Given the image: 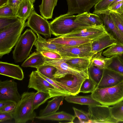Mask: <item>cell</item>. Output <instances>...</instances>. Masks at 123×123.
<instances>
[{"label": "cell", "instance_id": "1", "mask_svg": "<svg viewBox=\"0 0 123 123\" xmlns=\"http://www.w3.org/2000/svg\"><path fill=\"white\" fill-rule=\"evenodd\" d=\"M26 19L18 21L0 30V57L8 54L16 45L25 27Z\"/></svg>", "mask_w": 123, "mask_h": 123}, {"label": "cell", "instance_id": "2", "mask_svg": "<svg viewBox=\"0 0 123 123\" xmlns=\"http://www.w3.org/2000/svg\"><path fill=\"white\" fill-rule=\"evenodd\" d=\"M36 92H25L21 96L13 114L16 123H25L33 120L36 117V113L32 110L33 102Z\"/></svg>", "mask_w": 123, "mask_h": 123}, {"label": "cell", "instance_id": "3", "mask_svg": "<svg viewBox=\"0 0 123 123\" xmlns=\"http://www.w3.org/2000/svg\"><path fill=\"white\" fill-rule=\"evenodd\" d=\"M91 95L101 105H113L123 101V82L112 87H96Z\"/></svg>", "mask_w": 123, "mask_h": 123}, {"label": "cell", "instance_id": "4", "mask_svg": "<svg viewBox=\"0 0 123 123\" xmlns=\"http://www.w3.org/2000/svg\"><path fill=\"white\" fill-rule=\"evenodd\" d=\"M76 16L67 13L56 17L49 23L51 34L60 37L73 31L78 28L88 26L77 22Z\"/></svg>", "mask_w": 123, "mask_h": 123}, {"label": "cell", "instance_id": "5", "mask_svg": "<svg viewBox=\"0 0 123 123\" xmlns=\"http://www.w3.org/2000/svg\"><path fill=\"white\" fill-rule=\"evenodd\" d=\"M37 38L30 29H27L21 35L12 52L15 63L22 62L28 58Z\"/></svg>", "mask_w": 123, "mask_h": 123}, {"label": "cell", "instance_id": "6", "mask_svg": "<svg viewBox=\"0 0 123 123\" xmlns=\"http://www.w3.org/2000/svg\"><path fill=\"white\" fill-rule=\"evenodd\" d=\"M69 58L70 57H63L60 59H52L45 57L44 64L51 65L56 68V70L53 75L54 78H60L68 74L89 78L87 70H80L68 64L66 60Z\"/></svg>", "mask_w": 123, "mask_h": 123}, {"label": "cell", "instance_id": "7", "mask_svg": "<svg viewBox=\"0 0 123 123\" xmlns=\"http://www.w3.org/2000/svg\"><path fill=\"white\" fill-rule=\"evenodd\" d=\"M28 87L29 88L33 89L37 92L48 93L51 98L60 96L65 97L68 96L42 77L37 70L33 71L30 75Z\"/></svg>", "mask_w": 123, "mask_h": 123}, {"label": "cell", "instance_id": "8", "mask_svg": "<svg viewBox=\"0 0 123 123\" xmlns=\"http://www.w3.org/2000/svg\"><path fill=\"white\" fill-rule=\"evenodd\" d=\"M90 123H116L119 122L112 116L109 106L102 105L88 106Z\"/></svg>", "mask_w": 123, "mask_h": 123}, {"label": "cell", "instance_id": "9", "mask_svg": "<svg viewBox=\"0 0 123 123\" xmlns=\"http://www.w3.org/2000/svg\"><path fill=\"white\" fill-rule=\"evenodd\" d=\"M25 27L30 28L36 34L50 37L51 33L49 23L47 19L38 14L34 10L25 23Z\"/></svg>", "mask_w": 123, "mask_h": 123}, {"label": "cell", "instance_id": "10", "mask_svg": "<svg viewBox=\"0 0 123 123\" xmlns=\"http://www.w3.org/2000/svg\"><path fill=\"white\" fill-rule=\"evenodd\" d=\"M107 33L104 26L102 25L80 27L71 32L61 37H77L94 40Z\"/></svg>", "mask_w": 123, "mask_h": 123}, {"label": "cell", "instance_id": "11", "mask_svg": "<svg viewBox=\"0 0 123 123\" xmlns=\"http://www.w3.org/2000/svg\"><path fill=\"white\" fill-rule=\"evenodd\" d=\"M88 77L78 76L71 74L66 75L60 78L52 79L71 95H75L80 92L81 85L86 78Z\"/></svg>", "mask_w": 123, "mask_h": 123}, {"label": "cell", "instance_id": "12", "mask_svg": "<svg viewBox=\"0 0 123 123\" xmlns=\"http://www.w3.org/2000/svg\"><path fill=\"white\" fill-rule=\"evenodd\" d=\"M21 98L16 82L12 80H0V101H8L17 104Z\"/></svg>", "mask_w": 123, "mask_h": 123}, {"label": "cell", "instance_id": "13", "mask_svg": "<svg viewBox=\"0 0 123 123\" xmlns=\"http://www.w3.org/2000/svg\"><path fill=\"white\" fill-rule=\"evenodd\" d=\"M92 42L72 47L62 46L59 54L63 57L85 58L91 59L95 55L91 51Z\"/></svg>", "mask_w": 123, "mask_h": 123}, {"label": "cell", "instance_id": "14", "mask_svg": "<svg viewBox=\"0 0 123 123\" xmlns=\"http://www.w3.org/2000/svg\"><path fill=\"white\" fill-rule=\"evenodd\" d=\"M108 10L96 14L102 21L107 32L116 41V43L123 45V34L119 30L114 22Z\"/></svg>", "mask_w": 123, "mask_h": 123}, {"label": "cell", "instance_id": "15", "mask_svg": "<svg viewBox=\"0 0 123 123\" xmlns=\"http://www.w3.org/2000/svg\"><path fill=\"white\" fill-rule=\"evenodd\" d=\"M100 0H66L68 6L67 13L81 14L87 12Z\"/></svg>", "mask_w": 123, "mask_h": 123}, {"label": "cell", "instance_id": "16", "mask_svg": "<svg viewBox=\"0 0 123 123\" xmlns=\"http://www.w3.org/2000/svg\"><path fill=\"white\" fill-rule=\"evenodd\" d=\"M123 82V75L108 68L104 69L102 78L96 87L102 88L115 86Z\"/></svg>", "mask_w": 123, "mask_h": 123}, {"label": "cell", "instance_id": "17", "mask_svg": "<svg viewBox=\"0 0 123 123\" xmlns=\"http://www.w3.org/2000/svg\"><path fill=\"white\" fill-rule=\"evenodd\" d=\"M0 74L20 80H23L24 74L18 65L0 62Z\"/></svg>", "mask_w": 123, "mask_h": 123}, {"label": "cell", "instance_id": "18", "mask_svg": "<svg viewBox=\"0 0 123 123\" xmlns=\"http://www.w3.org/2000/svg\"><path fill=\"white\" fill-rule=\"evenodd\" d=\"M115 43H116V41L107 33L97 38L92 42V52L95 55Z\"/></svg>", "mask_w": 123, "mask_h": 123}, {"label": "cell", "instance_id": "19", "mask_svg": "<svg viewBox=\"0 0 123 123\" xmlns=\"http://www.w3.org/2000/svg\"><path fill=\"white\" fill-rule=\"evenodd\" d=\"M94 40L77 37H60L47 40L50 43L60 45L63 46L69 47L90 43Z\"/></svg>", "mask_w": 123, "mask_h": 123}, {"label": "cell", "instance_id": "20", "mask_svg": "<svg viewBox=\"0 0 123 123\" xmlns=\"http://www.w3.org/2000/svg\"><path fill=\"white\" fill-rule=\"evenodd\" d=\"M76 21L87 26H97L103 25L102 21L97 14L85 12L76 15Z\"/></svg>", "mask_w": 123, "mask_h": 123}, {"label": "cell", "instance_id": "21", "mask_svg": "<svg viewBox=\"0 0 123 123\" xmlns=\"http://www.w3.org/2000/svg\"><path fill=\"white\" fill-rule=\"evenodd\" d=\"M37 38L34 44L36 47V50L37 52H40L43 50H47L59 54L62 46L49 42L39 34L37 33Z\"/></svg>", "mask_w": 123, "mask_h": 123}, {"label": "cell", "instance_id": "22", "mask_svg": "<svg viewBox=\"0 0 123 123\" xmlns=\"http://www.w3.org/2000/svg\"><path fill=\"white\" fill-rule=\"evenodd\" d=\"M65 99L69 103L88 106L101 105L92 98L91 94L86 96L71 95L66 97Z\"/></svg>", "mask_w": 123, "mask_h": 123}, {"label": "cell", "instance_id": "23", "mask_svg": "<svg viewBox=\"0 0 123 123\" xmlns=\"http://www.w3.org/2000/svg\"><path fill=\"white\" fill-rule=\"evenodd\" d=\"M45 57L41 53L35 52L31 54L22 64L24 67H31L36 68L44 64Z\"/></svg>", "mask_w": 123, "mask_h": 123}, {"label": "cell", "instance_id": "24", "mask_svg": "<svg viewBox=\"0 0 123 123\" xmlns=\"http://www.w3.org/2000/svg\"><path fill=\"white\" fill-rule=\"evenodd\" d=\"M64 97L62 96H56L48 101L46 107L40 111L39 116H45L56 112L60 106L63 104Z\"/></svg>", "mask_w": 123, "mask_h": 123}, {"label": "cell", "instance_id": "25", "mask_svg": "<svg viewBox=\"0 0 123 123\" xmlns=\"http://www.w3.org/2000/svg\"><path fill=\"white\" fill-rule=\"evenodd\" d=\"M34 10L31 0H22L18 7L16 17L21 19H28Z\"/></svg>", "mask_w": 123, "mask_h": 123}, {"label": "cell", "instance_id": "26", "mask_svg": "<svg viewBox=\"0 0 123 123\" xmlns=\"http://www.w3.org/2000/svg\"><path fill=\"white\" fill-rule=\"evenodd\" d=\"M58 0H42L39 6L42 16L46 19L52 18L54 10L57 5Z\"/></svg>", "mask_w": 123, "mask_h": 123}, {"label": "cell", "instance_id": "27", "mask_svg": "<svg viewBox=\"0 0 123 123\" xmlns=\"http://www.w3.org/2000/svg\"><path fill=\"white\" fill-rule=\"evenodd\" d=\"M75 118L73 115L64 111L55 112L44 116H36V118L42 120L62 121L66 120L69 121V123H73Z\"/></svg>", "mask_w": 123, "mask_h": 123}, {"label": "cell", "instance_id": "28", "mask_svg": "<svg viewBox=\"0 0 123 123\" xmlns=\"http://www.w3.org/2000/svg\"><path fill=\"white\" fill-rule=\"evenodd\" d=\"M91 59L85 58L70 57L66 60V62L71 66L81 71H86L89 67Z\"/></svg>", "mask_w": 123, "mask_h": 123}, {"label": "cell", "instance_id": "29", "mask_svg": "<svg viewBox=\"0 0 123 123\" xmlns=\"http://www.w3.org/2000/svg\"><path fill=\"white\" fill-rule=\"evenodd\" d=\"M103 51L98 52L93 56L91 60L90 64L100 68L105 69L107 68L113 56L109 57H104L102 54Z\"/></svg>", "mask_w": 123, "mask_h": 123}, {"label": "cell", "instance_id": "30", "mask_svg": "<svg viewBox=\"0 0 123 123\" xmlns=\"http://www.w3.org/2000/svg\"><path fill=\"white\" fill-rule=\"evenodd\" d=\"M104 69L100 68L90 64L87 69L89 78L97 86L103 76Z\"/></svg>", "mask_w": 123, "mask_h": 123}, {"label": "cell", "instance_id": "31", "mask_svg": "<svg viewBox=\"0 0 123 123\" xmlns=\"http://www.w3.org/2000/svg\"><path fill=\"white\" fill-rule=\"evenodd\" d=\"M50 98L51 96L48 93L42 92H36L33 101V110L34 111Z\"/></svg>", "mask_w": 123, "mask_h": 123}, {"label": "cell", "instance_id": "32", "mask_svg": "<svg viewBox=\"0 0 123 123\" xmlns=\"http://www.w3.org/2000/svg\"><path fill=\"white\" fill-rule=\"evenodd\" d=\"M103 55L109 57L123 54V45L115 43L109 47L102 53Z\"/></svg>", "mask_w": 123, "mask_h": 123}, {"label": "cell", "instance_id": "33", "mask_svg": "<svg viewBox=\"0 0 123 123\" xmlns=\"http://www.w3.org/2000/svg\"><path fill=\"white\" fill-rule=\"evenodd\" d=\"M113 117L119 122H123V101L110 107Z\"/></svg>", "mask_w": 123, "mask_h": 123}, {"label": "cell", "instance_id": "34", "mask_svg": "<svg viewBox=\"0 0 123 123\" xmlns=\"http://www.w3.org/2000/svg\"><path fill=\"white\" fill-rule=\"evenodd\" d=\"M107 68L123 75V62L118 55L113 56Z\"/></svg>", "mask_w": 123, "mask_h": 123}, {"label": "cell", "instance_id": "35", "mask_svg": "<svg viewBox=\"0 0 123 123\" xmlns=\"http://www.w3.org/2000/svg\"><path fill=\"white\" fill-rule=\"evenodd\" d=\"M56 70L54 67L49 65L44 64L37 68L39 73L49 78H54L53 75Z\"/></svg>", "mask_w": 123, "mask_h": 123}, {"label": "cell", "instance_id": "36", "mask_svg": "<svg viewBox=\"0 0 123 123\" xmlns=\"http://www.w3.org/2000/svg\"><path fill=\"white\" fill-rule=\"evenodd\" d=\"M18 8L13 7L7 4L0 7V17H16Z\"/></svg>", "mask_w": 123, "mask_h": 123}, {"label": "cell", "instance_id": "37", "mask_svg": "<svg viewBox=\"0 0 123 123\" xmlns=\"http://www.w3.org/2000/svg\"><path fill=\"white\" fill-rule=\"evenodd\" d=\"M115 0H100L94 6L93 13L96 14L108 9L110 5Z\"/></svg>", "mask_w": 123, "mask_h": 123}, {"label": "cell", "instance_id": "38", "mask_svg": "<svg viewBox=\"0 0 123 123\" xmlns=\"http://www.w3.org/2000/svg\"><path fill=\"white\" fill-rule=\"evenodd\" d=\"M96 85L89 78L86 79L81 86L80 92L92 93L95 89Z\"/></svg>", "mask_w": 123, "mask_h": 123}, {"label": "cell", "instance_id": "39", "mask_svg": "<svg viewBox=\"0 0 123 123\" xmlns=\"http://www.w3.org/2000/svg\"><path fill=\"white\" fill-rule=\"evenodd\" d=\"M74 113V116L77 117L80 123H90V120L88 113H86L81 110L73 107Z\"/></svg>", "mask_w": 123, "mask_h": 123}, {"label": "cell", "instance_id": "40", "mask_svg": "<svg viewBox=\"0 0 123 123\" xmlns=\"http://www.w3.org/2000/svg\"><path fill=\"white\" fill-rule=\"evenodd\" d=\"M20 19L17 17H0V30Z\"/></svg>", "mask_w": 123, "mask_h": 123}, {"label": "cell", "instance_id": "41", "mask_svg": "<svg viewBox=\"0 0 123 123\" xmlns=\"http://www.w3.org/2000/svg\"><path fill=\"white\" fill-rule=\"evenodd\" d=\"M110 15L118 28L123 34V18L122 15L111 11Z\"/></svg>", "mask_w": 123, "mask_h": 123}, {"label": "cell", "instance_id": "42", "mask_svg": "<svg viewBox=\"0 0 123 123\" xmlns=\"http://www.w3.org/2000/svg\"><path fill=\"white\" fill-rule=\"evenodd\" d=\"M45 57L52 59H60L63 58L58 53L50 51L43 50L40 52Z\"/></svg>", "mask_w": 123, "mask_h": 123}, {"label": "cell", "instance_id": "43", "mask_svg": "<svg viewBox=\"0 0 123 123\" xmlns=\"http://www.w3.org/2000/svg\"><path fill=\"white\" fill-rule=\"evenodd\" d=\"M38 73L42 77L47 80L50 83L58 90L62 93L66 94L68 96L71 95L70 93L64 90L63 88H62L61 87L55 82L52 79L48 78L39 73L38 72Z\"/></svg>", "mask_w": 123, "mask_h": 123}, {"label": "cell", "instance_id": "44", "mask_svg": "<svg viewBox=\"0 0 123 123\" xmlns=\"http://www.w3.org/2000/svg\"><path fill=\"white\" fill-rule=\"evenodd\" d=\"M108 9L111 12L122 15L123 13V1L117 2L109 7Z\"/></svg>", "mask_w": 123, "mask_h": 123}, {"label": "cell", "instance_id": "45", "mask_svg": "<svg viewBox=\"0 0 123 123\" xmlns=\"http://www.w3.org/2000/svg\"><path fill=\"white\" fill-rule=\"evenodd\" d=\"M17 104L13 103L1 109H0V113H8L13 114Z\"/></svg>", "mask_w": 123, "mask_h": 123}, {"label": "cell", "instance_id": "46", "mask_svg": "<svg viewBox=\"0 0 123 123\" xmlns=\"http://www.w3.org/2000/svg\"><path fill=\"white\" fill-rule=\"evenodd\" d=\"M13 118V114L10 113H0V122H4L9 120H11Z\"/></svg>", "mask_w": 123, "mask_h": 123}, {"label": "cell", "instance_id": "47", "mask_svg": "<svg viewBox=\"0 0 123 123\" xmlns=\"http://www.w3.org/2000/svg\"><path fill=\"white\" fill-rule=\"evenodd\" d=\"M22 0H8L7 4L10 6L18 8Z\"/></svg>", "mask_w": 123, "mask_h": 123}, {"label": "cell", "instance_id": "48", "mask_svg": "<svg viewBox=\"0 0 123 123\" xmlns=\"http://www.w3.org/2000/svg\"><path fill=\"white\" fill-rule=\"evenodd\" d=\"M14 103L12 102L8 101H0V109Z\"/></svg>", "mask_w": 123, "mask_h": 123}, {"label": "cell", "instance_id": "49", "mask_svg": "<svg viewBox=\"0 0 123 123\" xmlns=\"http://www.w3.org/2000/svg\"><path fill=\"white\" fill-rule=\"evenodd\" d=\"M8 0H0V7L7 4Z\"/></svg>", "mask_w": 123, "mask_h": 123}, {"label": "cell", "instance_id": "50", "mask_svg": "<svg viewBox=\"0 0 123 123\" xmlns=\"http://www.w3.org/2000/svg\"><path fill=\"white\" fill-rule=\"evenodd\" d=\"M122 1H123V0H115L111 4L109 7L112 6L117 2Z\"/></svg>", "mask_w": 123, "mask_h": 123}, {"label": "cell", "instance_id": "51", "mask_svg": "<svg viewBox=\"0 0 123 123\" xmlns=\"http://www.w3.org/2000/svg\"><path fill=\"white\" fill-rule=\"evenodd\" d=\"M118 56L119 59L123 62V54Z\"/></svg>", "mask_w": 123, "mask_h": 123}, {"label": "cell", "instance_id": "52", "mask_svg": "<svg viewBox=\"0 0 123 123\" xmlns=\"http://www.w3.org/2000/svg\"><path fill=\"white\" fill-rule=\"evenodd\" d=\"M36 0H31L32 3L33 4L34 3H35Z\"/></svg>", "mask_w": 123, "mask_h": 123}, {"label": "cell", "instance_id": "53", "mask_svg": "<svg viewBox=\"0 0 123 123\" xmlns=\"http://www.w3.org/2000/svg\"><path fill=\"white\" fill-rule=\"evenodd\" d=\"M121 15H122V16L123 18V14Z\"/></svg>", "mask_w": 123, "mask_h": 123}]
</instances>
